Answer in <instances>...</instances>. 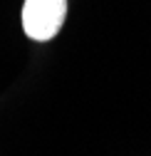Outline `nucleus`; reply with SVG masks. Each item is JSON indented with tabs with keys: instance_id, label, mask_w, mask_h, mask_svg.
<instances>
[{
	"instance_id": "nucleus-1",
	"label": "nucleus",
	"mask_w": 151,
	"mask_h": 156,
	"mask_svg": "<svg viewBox=\"0 0 151 156\" xmlns=\"http://www.w3.org/2000/svg\"><path fill=\"white\" fill-rule=\"evenodd\" d=\"M67 15V0H25L23 30L37 42H47L60 32Z\"/></svg>"
}]
</instances>
